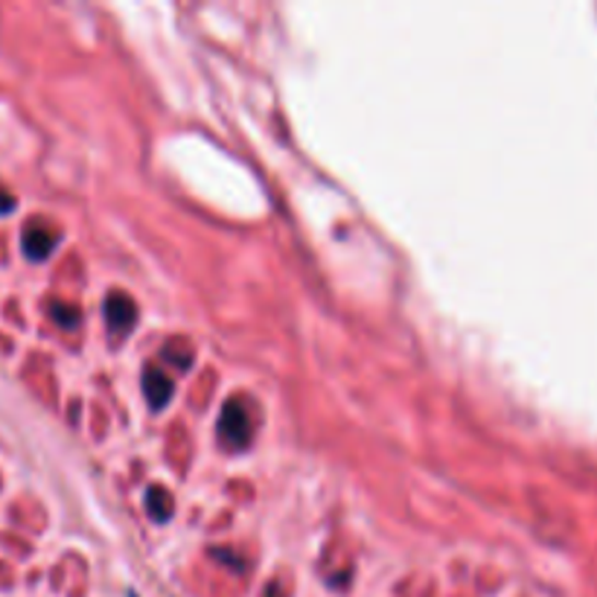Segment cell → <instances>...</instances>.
Listing matches in <instances>:
<instances>
[{"instance_id": "6da1fadb", "label": "cell", "mask_w": 597, "mask_h": 597, "mask_svg": "<svg viewBox=\"0 0 597 597\" xmlns=\"http://www.w3.org/2000/svg\"><path fill=\"white\" fill-rule=\"evenodd\" d=\"M216 432H219L222 446H227V449H234V452L245 449V446L251 443V434H254L251 411H248L243 397L227 399L225 408H222V414H219Z\"/></svg>"}, {"instance_id": "7a4b0ae2", "label": "cell", "mask_w": 597, "mask_h": 597, "mask_svg": "<svg viewBox=\"0 0 597 597\" xmlns=\"http://www.w3.org/2000/svg\"><path fill=\"white\" fill-rule=\"evenodd\" d=\"M138 320V306L131 303V297L126 292H112L105 297V324L117 336H126Z\"/></svg>"}, {"instance_id": "3957f363", "label": "cell", "mask_w": 597, "mask_h": 597, "mask_svg": "<svg viewBox=\"0 0 597 597\" xmlns=\"http://www.w3.org/2000/svg\"><path fill=\"white\" fill-rule=\"evenodd\" d=\"M56 245H59V234H56V231H50V227L44 225H30L24 231V243H21V248H24V254L30 260L38 262L47 260Z\"/></svg>"}, {"instance_id": "277c9868", "label": "cell", "mask_w": 597, "mask_h": 597, "mask_svg": "<svg viewBox=\"0 0 597 597\" xmlns=\"http://www.w3.org/2000/svg\"><path fill=\"white\" fill-rule=\"evenodd\" d=\"M173 379L166 376L161 367H155V364H149L147 371H143V394H147L149 406L152 408H164L169 399H173Z\"/></svg>"}, {"instance_id": "5b68a950", "label": "cell", "mask_w": 597, "mask_h": 597, "mask_svg": "<svg viewBox=\"0 0 597 597\" xmlns=\"http://www.w3.org/2000/svg\"><path fill=\"white\" fill-rule=\"evenodd\" d=\"M147 511L155 522H166L173 516V495L161 484H152L147 490Z\"/></svg>"}, {"instance_id": "8992f818", "label": "cell", "mask_w": 597, "mask_h": 597, "mask_svg": "<svg viewBox=\"0 0 597 597\" xmlns=\"http://www.w3.org/2000/svg\"><path fill=\"white\" fill-rule=\"evenodd\" d=\"M50 315L61 329H77L79 320H82V315H79L77 306H70V303H61V301L52 303Z\"/></svg>"}, {"instance_id": "52a82bcc", "label": "cell", "mask_w": 597, "mask_h": 597, "mask_svg": "<svg viewBox=\"0 0 597 597\" xmlns=\"http://www.w3.org/2000/svg\"><path fill=\"white\" fill-rule=\"evenodd\" d=\"M9 210H15V199L0 190V213H9Z\"/></svg>"}, {"instance_id": "ba28073f", "label": "cell", "mask_w": 597, "mask_h": 597, "mask_svg": "<svg viewBox=\"0 0 597 597\" xmlns=\"http://www.w3.org/2000/svg\"><path fill=\"white\" fill-rule=\"evenodd\" d=\"M131 597H134V595H131Z\"/></svg>"}]
</instances>
